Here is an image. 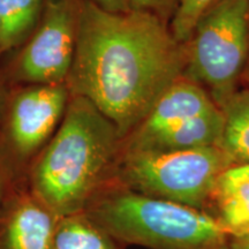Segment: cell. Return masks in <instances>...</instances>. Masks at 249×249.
Segmentation results:
<instances>
[{"mask_svg":"<svg viewBox=\"0 0 249 249\" xmlns=\"http://www.w3.org/2000/svg\"><path fill=\"white\" fill-rule=\"evenodd\" d=\"M187 44L154 15L110 13L83 0L70 71L74 92L91 103L121 138L136 129L182 76Z\"/></svg>","mask_w":249,"mask_h":249,"instance_id":"cell-1","label":"cell"},{"mask_svg":"<svg viewBox=\"0 0 249 249\" xmlns=\"http://www.w3.org/2000/svg\"><path fill=\"white\" fill-rule=\"evenodd\" d=\"M120 139L117 127L77 96L34 170L37 200L58 218L83 213L114 164Z\"/></svg>","mask_w":249,"mask_h":249,"instance_id":"cell-2","label":"cell"},{"mask_svg":"<svg viewBox=\"0 0 249 249\" xmlns=\"http://www.w3.org/2000/svg\"><path fill=\"white\" fill-rule=\"evenodd\" d=\"M85 213L124 245L149 249H231V236L203 210L118 186L97 193Z\"/></svg>","mask_w":249,"mask_h":249,"instance_id":"cell-3","label":"cell"},{"mask_svg":"<svg viewBox=\"0 0 249 249\" xmlns=\"http://www.w3.org/2000/svg\"><path fill=\"white\" fill-rule=\"evenodd\" d=\"M233 166L218 145L177 151L126 149L116 174L124 188L204 211L217 180Z\"/></svg>","mask_w":249,"mask_h":249,"instance_id":"cell-4","label":"cell"},{"mask_svg":"<svg viewBox=\"0 0 249 249\" xmlns=\"http://www.w3.org/2000/svg\"><path fill=\"white\" fill-rule=\"evenodd\" d=\"M249 60V0H217L187 43L182 76L209 89L218 107L238 90Z\"/></svg>","mask_w":249,"mask_h":249,"instance_id":"cell-5","label":"cell"},{"mask_svg":"<svg viewBox=\"0 0 249 249\" xmlns=\"http://www.w3.org/2000/svg\"><path fill=\"white\" fill-rule=\"evenodd\" d=\"M83 0H46L44 18L20 59L27 80L58 85L70 74Z\"/></svg>","mask_w":249,"mask_h":249,"instance_id":"cell-6","label":"cell"},{"mask_svg":"<svg viewBox=\"0 0 249 249\" xmlns=\"http://www.w3.org/2000/svg\"><path fill=\"white\" fill-rule=\"evenodd\" d=\"M66 98V89L60 85L36 87L18 96L12 110L11 136L21 154L33 152L53 132Z\"/></svg>","mask_w":249,"mask_h":249,"instance_id":"cell-7","label":"cell"},{"mask_svg":"<svg viewBox=\"0 0 249 249\" xmlns=\"http://www.w3.org/2000/svg\"><path fill=\"white\" fill-rule=\"evenodd\" d=\"M217 108L219 107L211 98L209 91L181 76L160 96L148 117L135 129L129 144L144 141L174 124Z\"/></svg>","mask_w":249,"mask_h":249,"instance_id":"cell-8","label":"cell"},{"mask_svg":"<svg viewBox=\"0 0 249 249\" xmlns=\"http://www.w3.org/2000/svg\"><path fill=\"white\" fill-rule=\"evenodd\" d=\"M58 217L42 202L27 200L15 207L0 234V249H53Z\"/></svg>","mask_w":249,"mask_h":249,"instance_id":"cell-9","label":"cell"},{"mask_svg":"<svg viewBox=\"0 0 249 249\" xmlns=\"http://www.w3.org/2000/svg\"><path fill=\"white\" fill-rule=\"evenodd\" d=\"M224 128V116L219 108L187 119L144 141L132 143L126 149L156 151L189 150L218 145Z\"/></svg>","mask_w":249,"mask_h":249,"instance_id":"cell-10","label":"cell"},{"mask_svg":"<svg viewBox=\"0 0 249 249\" xmlns=\"http://www.w3.org/2000/svg\"><path fill=\"white\" fill-rule=\"evenodd\" d=\"M205 213L210 214L231 238L249 233V180L230 177L217 180Z\"/></svg>","mask_w":249,"mask_h":249,"instance_id":"cell-11","label":"cell"},{"mask_svg":"<svg viewBox=\"0 0 249 249\" xmlns=\"http://www.w3.org/2000/svg\"><path fill=\"white\" fill-rule=\"evenodd\" d=\"M224 128L218 147L234 166L249 165V89H238L220 107Z\"/></svg>","mask_w":249,"mask_h":249,"instance_id":"cell-12","label":"cell"},{"mask_svg":"<svg viewBox=\"0 0 249 249\" xmlns=\"http://www.w3.org/2000/svg\"><path fill=\"white\" fill-rule=\"evenodd\" d=\"M53 249H124L85 211L58 218Z\"/></svg>","mask_w":249,"mask_h":249,"instance_id":"cell-13","label":"cell"},{"mask_svg":"<svg viewBox=\"0 0 249 249\" xmlns=\"http://www.w3.org/2000/svg\"><path fill=\"white\" fill-rule=\"evenodd\" d=\"M42 0H0V48L18 44L38 17Z\"/></svg>","mask_w":249,"mask_h":249,"instance_id":"cell-14","label":"cell"},{"mask_svg":"<svg viewBox=\"0 0 249 249\" xmlns=\"http://www.w3.org/2000/svg\"><path fill=\"white\" fill-rule=\"evenodd\" d=\"M217 0H179L178 8L170 22L172 35L178 42L187 44L202 14Z\"/></svg>","mask_w":249,"mask_h":249,"instance_id":"cell-15","label":"cell"},{"mask_svg":"<svg viewBox=\"0 0 249 249\" xmlns=\"http://www.w3.org/2000/svg\"><path fill=\"white\" fill-rule=\"evenodd\" d=\"M179 0H129L130 11L143 12L169 24L176 14Z\"/></svg>","mask_w":249,"mask_h":249,"instance_id":"cell-16","label":"cell"},{"mask_svg":"<svg viewBox=\"0 0 249 249\" xmlns=\"http://www.w3.org/2000/svg\"><path fill=\"white\" fill-rule=\"evenodd\" d=\"M103 11L110 13H127L130 12L129 0H90Z\"/></svg>","mask_w":249,"mask_h":249,"instance_id":"cell-17","label":"cell"},{"mask_svg":"<svg viewBox=\"0 0 249 249\" xmlns=\"http://www.w3.org/2000/svg\"><path fill=\"white\" fill-rule=\"evenodd\" d=\"M230 177L239 179H248L249 180V165H241V166H233L226 171Z\"/></svg>","mask_w":249,"mask_h":249,"instance_id":"cell-18","label":"cell"},{"mask_svg":"<svg viewBox=\"0 0 249 249\" xmlns=\"http://www.w3.org/2000/svg\"><path fill=\"white\" fill-rule=\"evenodd\" d=\"M231 249H249V233L240 238L231 239Z\"/></svg>","mask_w":249,"mask_h":249,"instance_id":"cell-19","label":"cell"},{"mask_svg":"<svg viewBox=\"0 0 249 249\" xmlns=\"http://www.w3.org/2000/svg\"><path fill=\"white\" fill-rule=\"evenodd\" d=\"M244 77H245L246 82H247V83H248V86H249V60H248L247 66H246V68H245V71H244Z\"/></svg>","mask_w":249,"mask_h":249,"instance_id":"cell-20","label":"cell"},{"mask_svg":"<svg viewBox=\"0 0 249 249\" xmlns=\"http://www.w3.org/2000/svg\"><path fill=\"white\" fill-rule=\"evenodd\" d=\"M0 198H1V180H0Z\"/></svg>","mask_w":249,"mask_h":249,"instance_id":"cell-21","label":"cell"}]
</instances>
